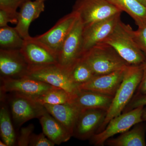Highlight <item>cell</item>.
<instances>
[{
	"label": "cell",
	"instance_id": "5b68a950",
	"mask_svg": "<svg viewBox=\"0 0 146 146\" xmlns=\"http://www.w3.org/2000/svg\"><path fill=\"white\" fill-rule=\"evenodd\" d=\"M83 29L78 16L57 53V65L68 71L83 55Z\"/></svg>",
	"mask_w": 146,
	"mask_h": 146
},
{
	"label": "cell",
	"instance_id": "30bf717a",
	"mask_svg": "<svg viewBox=\"0 0 146 146\" xmlns=\"http://www.w3.org/2000/svg\"><path fill=\"white\" fill-rule=\"evenodd\" d=\"M20 51L29 68L57 64V54L35 37L24 39Z\"/></svg>",
	"mask_w": 146,
	"mask_h": 146
},
{
	"label": "cell",
	"instance_id": "277c9868",
	"mask_svg": "<svg viewBox=\"0 0 146 146\" xmlns=\"http://www.w3.org/2000/svg\"><path fill=\"white\" fill-rule=\"evenodd\" d=\"M25 77L63 89L70 95L72 100L80 91L72 80L70 71L57 64L31 67Z\"/></svg>",
	"mask_w": 146,
	"mask_h": 146
},
{
	"label": "cell",
	"instance_id": "3957f363",
	"mask_svg": "<svg viewBox=\"0 0 146 146\" xmlns=\"http://www.w3.org/2000/svg\"><path fill=\"white\" fill-rule=\"evenodd\" d=\"M82 58L95 76L109 74L130 66L112 46L104 42L97 44L85 52Z\"/></svg>",
	"mask_w": 146,
	"mask_h": 146
},
{
	"label": "cell",
	"instance_id": "9c48e42d",
	"mask_svg": "<svg viewBox=\"0 0 146 146\" xmlns=\"http://www.w3.org/2000/svg\"><path fill=\"white\" fill-rule=\"evenodd\" d=\"M55 88L45 82L26 77L17 78L1 77V96L10 93L36 96Z\"/></svg>",
	"mask_w": 146,
	"mask_h": 146
},
{
	"label": "cell",
	"instance_id": "e575fe53",
	"mask_svg": "<svg viewBox=\"0 0 146 146\" xmlns=\"http://www.w3.org/2000/svg\"><path fill=\"white\" fill-rule=\"evenodd\" d=\"M0 146H7V144L2 141H0Z\"/></svg>",
	"mask_w": 146,
	"mask_h": 146
},
{
	"label": "cell",
	"instance_id": "7402d4cb",
	"mask_svg": "<svg viewBox=\"0 0 146 146\" xmlns=\"http://www.w3.org/2000/svg\"><path fill=\"white\" fill-rule=\"evenodd\" d=\"M0 133L2 140L7 146L16 145L17 138L10 115L7 108L3 104L0 109Z\"/></svg>",
	"mask_w": 146,
	"mask_h": 146
},
{
	"label": "cell",
	"instance_id": "d6986e66",
	"mask_svg": "<svg viewBox=\"0 0 146 146\" xmlns=\"http://www.w3.org/2000/svg\"><path fill=\"white\" fill-rule=\"evenodd\" d=\"M43 132L55 145L69 141L72 134L49 113L47 112L39 119Z\"/></svg>",
	"mask_w": 146,
	"mask_h": 146
},
{
	"label": "cell",
	"instance_id": "cb8c5ba5",
	"mask_svg": "<svg viewBox=\"0 0 146 146\" xmlns=\"http://www.w3.org/2000/svg\"><path fill=\"white\" fill-rule=\"evenodd\" d=\"M24 39L15 27L7 26L0 27V48L6 50H20Z\"/></svg>",
	"mask_w": 146,
	"mask_h": 146
},
{
	"label": "cell",
	"instance_id": "7c38bea8",
	"mask_svg": "<svg viewBox=\"0 0 146 146\" xmlns=\"http://www.w3.org/2000/svg\"><path fill=\"white\" fill-rule=\"evenodd\" d=\"M78 18V14L72 11L60 18L49 30L44 34L35 36V38L57 54Z\"/></svg>",
	"mask_w": 146,
	"mask_h": 146
},
{
	"label": "cell",
	"instance_id": "ffe728a7",
	"mask_svg": "<svg viewBox=\"0 0 146 146\" xmlns=\"http://www.w3.org/2000/svg\"><path fill=\"white\" fill-rule=\"evenodd\" d=\"M144 122L136 124L133 128L121 133L117 138L108 139L105 144L110 146H146V125Z\"/></svg>",
	"mask_w": 146,
	"mask_h": 146
},
{
	"label": "cell",
	"instance_id": "5bb4252c",
	"mask_svg": "<svg viewBox=\"0 0 146 146\" xmlns=\"http://www.w3.org/2000/svg\"><path fill=\"white\" fill-rule=\"evenodd\" d=\"M29 70L20 50L0 49L1 77L17 78L25 77Z\"/></svg>",
	"mask_w": 146,
	"mask_h": 146
},
{
	"label": "cell",
	"instance_id": "484cf974",
	"mask_svg": "<svg viewBox=\"0 0 146 146\" xmlns=\"http://www.w3.org/2000/svg\"><path fill=\"white\" fill-rule=\"evenodd\" d=\"M34 128V125L33 124H31L27 126L21 128L16 142L17 145L29 146Z\"/></svg>",
	"mask_w": 146,
	"mask_h": 146
},
{
	"label": "cell",
	"instance_id": "f1b7e54d",
	"mask_svg": "<svg viewBox=\"0 0 146 146\" xmlns=\"http://www.w3.org/2000/svg\"><path fill=\"white\" fill-rule=\"evenodd\" d=\"M54 145L43 132L38 134L33 133L29 146H54Z\"/></svg>",
	"mask_w": 146,
	"mask_h": 146
},
{
	"label": "cell",
	"instance_id": "2e32d148",
	"mask_svg": "<svg viewBox=\"0 0 146 146\" xmlns=\"http://www.w3.org/2000/svg\"><path fill=\"white\" fill-rule=\"evenodd\" d=\"M44 9V2L35 0H27L20 7L18 23L15 27L24 39L30 36L29 31L31 24L39 17Z\"/></svg>",
	"mask_w": 146,
	"mask_h": 146
},
{
	"label": "cell",
	"instance_id": "d590c367",
	"mask_svg": "<svg viewBox=\"0 0 146 146\" xmlns=\"http://www.w3.org/2000/svg\"><path fill=\"white\" fill-rule=\"evenodd\" d=\"M35 1H40L45 2L46 0H35Z\"/></svg>",
	"mask_w": 146,
	"mask_h": 146
},
{
	"label": "cell",
	"instance_id": "603a6c76",
	"mask_svg": "<svg viewBox=\"0 0 146 146\" xmlns=\"http://www.w3.org/2000/svg\"><path fill=\"white\" fill-rule=\"evenodd\" d=\"M27 97L43 105L64 104L71 103L72 101V98L68 92L58 87L51 89L39 96Z\"/></svg>",
	"mask_w": 146,
	"mask_h": 146
},
{
	"label": "cell",
	"instance_id": "8fae6325",
	"mask_svg": "<svg viewBox=\"0 0 146 146\" xmlns=\"http://www.w3.org/2000/svg\"><path fill=\"white\" fill-rule=\"evenodd\" d=\"M107 115V110L89 109L81 111L76 121L72 136L79 140L90 139L99 130Z\"/></svg>",
	"mask_w": 146,
	"mask_h": 146
},
{
	"label": "cell",
	"instance_id": "ac0fdd59",
	"mask_svg": "<svg viewBox=\"0 0 146 146\" xmlns=\"http://www.w3.org/2000/svg\"><path fill=\"white\" fill-rule=\"evenodd\" d=\"M47 111L72 134L76 121L81 112L72 103L58 105H44Z\"/></svg>",
	"mask_w": 146,
	"mask_h": 146
},
{
	"label": "cell",
	"instance_id": "e0dca14e",
	"mask_svg": "<svg viewBox=\"0 0 146 146\" xmlns=\"http://www.w3.org/2000/svg\"><path fill=\"white\" fill-rule=\"evenodd\" d=\"M113 96L90 91L80 90L72 103L81 111L89 109L107 110L112 103Z\"/></svg>",
	"mask_w": 146,
	"mask_h": 146
},
{
	"label": "cell",
	"instance_id": "f546056e",
	"mask_svg": "<svg viewBox=\"0 0 146 146\" xmlns=\"http://www.w3.org/2000/svg\"><path fill=\"white\" fill-rule=\"evenodd\" d=\"M18 14L0 9V27L7 26L9 23L17 24Z\"/></svg>",
	"mask_w": 146,
	"mask_h": 146
},
{
	"label": "cell",
	"instance_id": "d4e9b609",
	"mask_svg": "<svg viewBox=\"0 0 146 146\" xmlns=\"http://www.w3.org/2000/svg\"><path fill=\"white\" fill-rule=\"evenodd\" d=\"M71 78L78 86L88 82L95 76L91 68L81 58L70 70Z\"/></svg>",
	"mask_w": 146,
	"mask_h": 146
},
{
	"label": "cell",
	"instance_id": "d6a6232c",
	"mask_svg": "<svg viewBox=\"0 0 146 146\" xmlns=\"http://www.w3.org/2000/svg\"><path fill=\"white\" fill-rule=\"evenodd\" d=\"M142 119L143 121L146 122V106H144L143 109Z\"/></svg>",
	"mask_w": 146,
	"mask_h": 146
},
{
	"label": "cell",
	"instance_id": "4fadbf2b",
	"mask_svg": "<svg viewBox=\"0 0 146 146\" xmlns=\"http://www.w3.org/2000/svg\"><path fill=\"white\" fill-rule=\"evenodd\" d=\"M121 13L84 27L83 53L94 46L102 43L109 36L121 21Z\"/></svg>",
	"mask_w": 146,
	"mask_h": 146
},
{
	"label": "cell",
	"instance_id": "ba28073f",
	"mask_svg": "<svg viewBox=\"0 0 146 146\" xmlns=\"http://www.w3.org/2000/svg\"><path fill=\"white\" fill-rule=\"evenodd\" d=\"M13 94L10 106L12 119L16 126L20 127L32 119H39L48 112L44 105L30 98L21 94Z\"/></svg>",
	"mask_w": 146,
	"mask_h": 146
},
{
	"label": "cell",
	"instance_id": "9a60e30c",
	"mask_svg": "<svg viewBox=\"0 0 146 146\" xmlns=\"http://www.w3.org/2000/svg\"><path fill=\"white\" fill-rule=\"evenodd\" d=\"M129 66L109 74L95 76L88 82L80 85L78 89L114 97L124 78Z\"/></svg>",
	"mask_w": 146,
	"mask_h": 146
},
{
	"label": "cell",
	"instance_id": "6da1fadb",
	"mask_svg": "<svg viewBox=\"0 0 146 146\" xmlns=\"http://www.w3.org/2000/svg\"><path fill=\"white\" fill-rule=\"evenodd\" d=\"M103 42L112 46L130 66H140L146 62L145 55L135 41L134 30L121 21Z\"/></svg>",
	"mask_w": 146,
	"mask_h": 146
},
{
	"label": "cell",
	"instance_id": "4316f807",
	"mask_svg": "<svg viewBox=\"0 0 146 146\" xmlns=\"http://www.w3.org/2000/svg\"><path fill=\"white\" fill-rule=\"evenodd\" d=\"M27 0H0V9L6 11L13 14H18L17 11Z\"/></svg>",
	"mask_w": 146,
	"mask_h": 146
},
{
	"label": "cell",
	"instance_id": "4dcf8cb0",
	"mask_svg": "<svg viewBox=\"0 0 146 146\" xmlns=\"http://www.w3.org/2000/svg\"><path fill=\"white\" fill-rule=\"evenodd\" d=\"M146 106V94L143 95H134L123 112H127L140 106Z\"/></svg>",
	"mask_w": 146,
	"mask_h": 146
},
{
	"label": "cell",
	"instance_id": "836d02e7",
	"mask_svg": "<svg viewBox=\"0 0 146 146\" xmlns=\"http://www.w3.org/2000/svg\"><path fill=\"white\" fill-rule=\"evenodd\" d=\"M138 1L146 6V0H138Z\"/></svg>",
	"mask_w": 146,
	"mask_h": 146
},
{
	"label": "cell",
	"instance_id": "8992f818",
	"mask_svg": "<svg viewBox=\"0 0 146 146\" xmlns=\"http://www.w3.org/2000/svg\"><path fill=\"white\" fill-rule=\"evenodd\" d=\"M144 106H140L123 112L113 118L106 127L90 138L91 144L95 146H102L110 138L130 129L134 125L143 122L142 114Z\"/></svg>",
	"mask_w": 146,
	"mask_h": 146
},
{
	"label": "cell",
	"instance_id": "83f0119b",
	"mask_svg": "<svg viewBox=\"0 0 146 146\" xmlns=\"http://www.w3.org/2000/svg\"><path fill=\"white\" fill-rule=\"evenodd\" d=\"M134 36L138 46L146 56V24L134 31Z\"/></svg>",
	"mask_w": 146,
	"mask_h": 146
},
{
	"label": "cell",
	"instance_id": "52a82bcc",
	"mask_svg": "<svg viewBox=\"0 0 146 146\" xmlns=\"http://www.w3.org/2000/svg\"><path fill=\"white\" fill-rule=\"evenodd\" d=\"M72 11L78 14L84 27L122 13L107 0H76Z\"/></svg>",
	"mask_w": 146,
	"mask_h": 146
},
{
	"label": "cell",
	"instance_id": "1f68e13d",
	"mask_svg": "<svg viewBox=\"0 0 146 146\" xmlns=\"http://www.w3.org/2000/svg\"><path fill=\"white\" fill-rule=\"evenodd\" d=\"M143 75L142 80L134 95L146 94V62L143 64Z\"/></svg>",
	"mask_w": 146,
	"mask_h": 146
},
{
	"label": "cell",
	"instance_id": "7a4b0ae2",
	"mask_svg": "<svg viewBox=\"0 0 146 146\" xmlns=\"http://www.w3.org/2000/svg\"><path fill=\"white\" fill-rule=\"evenodd\" d=\"M143 65L128 67L124 78L113 97L112 103L107 110L104 122L97 133L103 130L110 120L122 113L132 99L142 80Z\"/></svg>",
	"mask_w": 146,
	"mask_h": 146
},
{
	"label": "cell",
	"instance_id": "44dd1931",
	"mask_svg": "<svg viewBox=\"0 0 146 146\" xmlns=\"http://www.w3.org/2000/svg\"><path fill=\"white\" fill-rule=\"evenodd\" d=\"M112 5L131 16L138 26L146 24V6L138 0H107Z\"/></svg>",
	"mask_w": 146,
	"mask_h": 146
}]
</instances>
